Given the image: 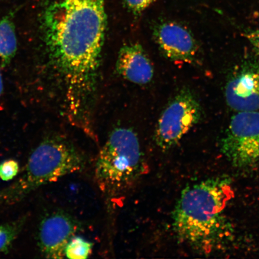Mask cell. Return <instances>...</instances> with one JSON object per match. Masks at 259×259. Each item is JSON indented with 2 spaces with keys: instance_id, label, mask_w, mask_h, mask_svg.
Instances as JSON below:
<instances>
[{
  "instance_id": "5b68a950",
  "label": "cell",
  "mask_w": 259,
  "mask_h": 259,
  "mask_svg": "<svg viewBox=\"0 0 259 259\" xmlns=\"http://www.w3.org/2000/svg\"><path fill=\"white\" fill-rule=\"evenodd\" d=\"M202 109L194 94L181 90L162 112L155 132V140L162 150L176 145L200 120Z\"/></svg>"
},
{
  "instance_id": "2e32d148",
  "label": "cell",
  "mask_w": 259,
  "mask_h": 259,
  "mask_svg": "<svg viewBox=\"0 0 259 259\" xmlns=\"http://www.w3.org/2000/svg\"><path fill=\"white\" fill-rule=\"evenodd\" d=\"M244 35L259 56V28L245 31Z\"/></svg>"
},
{
  "instance_id": "3957f363",
  "label": "cell",
  "mask_w": 259,
  "mask_h": 259,
  "mask_svg": "<svg viewBox=\"0 0 259 259\" xmlns=\"http://www.w3.org/2000/svg\"><path fill=\"white\" fill-rule=\"evenodd\" d=\"M84 164L82 155L66 139H45L32 152L22 176L0 190V206L14 205L38 188L82 170Z\"/></svg>"
},
{
  "instance_id": "9c48e42d",
  "label": "cell",
  "mask_w": 259,
  "mask_h": 259,
  "mask_svg": "<svg viewBox=\"0 0 259 259\" xmlns=\"http://www.w3.org/2000/svg\"><path fill=\"white\" fill-rule=\"evenodd\" d=\"M155 41L168 59L174 62L192 63L198 53V45L187 29L175 22H164L154 31Z\"/></svg>"
},
{
  "instance_id": "277c9868",
  "label": "cell",
  "mask_w": 259,
  "mask_h": 259,
  "mask_svg": "<svg viewBox=\"0 0 259 259\" xmlns=\"http://www.w3.org/2000/svg\"><path fill=\"white\" fill-rule=\"evenodd\" d=\"M143 160L138 136L132 129L113 131L96 164V177L101 189L116 192L125 189L140 176Z\"/></svg>"
},
{
  "instance_id": "5bb4252c",
  "label": "cell",
  "mask_w": 259,
  "mask_h": 259,
  "mask_svg": "<svg viewBox=\"0 0 259 259\" xmlns=\"http://www.w3.org/2000/svg\"><path fill=\"white\" fill-rule=\"evenodd\" d=\"M19 170L17 161L9 160L0 164V178L3 181H11L17 176Z\"/></svg>"
},
{
  "instance_id": "e0dca14e",
  "label": "cell",
  "mask_w": 259,
  "mask_h": 259,
  "mask_svg": "<svg viewBox=\"0 0 259 259\" xmlns=\"http://www.w3.org/2000/svg\"><path fill=\"white\" fill-rule=\"evenodd\" d=\"M3 90V81L2 74L0 73V97H1V96L2 95Z\"/></svg>"
},
{
  "instance_id": "9a60e30c",
  "label": "cell",
  "mask_w": 259,
  "mask_h": 259,
  "mask_svg": "<svg viewBox=\"0 0 259 259\" xmlns=\"http://www.w3.org/2000/svg\"><path fill=\"white\" fill-rule=\"evenodd\" d=\"M156 0H125L127 8L135 14H141Z\"/></svg>"
},
{
  "instance_id": "ba28073f",
  "label": "cell",
  "mask_w": 259,
  "mask_h": 259,
  "mask_svg": "<svg viewBox=\"0 0 259 259\" xmlns=\"http://www.w3.org/2000/svg\"><path fill=\"white\" fill-rule=\"evenodd\" d=\"M78 229L72 217L63 211L47 213L38 226V245L42 255L48 258H62L65 248Z\"/></svg>"
},
{
  "instance_id": "4fadbf2b",
  "label": "cell",
  "mask_w": 259,
  "mask_h": 259,
  "mask_svg": "<svg viewBox=\"0 0 259 259\" xmlns=\"http://www.w3.org/2000/svg\"><path fill=\"white\" fill-rule=\"evenodd\" d=\"M92 244L79 236H73L65 248V256L70 259L88 258L92 252Z\"/></svg>"
},
{
  "instance_id": "52a82bcc",
  "label": "cell",
  "mask_w": 259,
  "mask_h": 259,
  "mask_svg": "<svg viewBox=\"0 0 259 259\" xmlns=\"http://www.w3.org/2000/svg\"><path fill=\"white\" fill-rule=\"evenodd\" d=\"M227 104L236 112L259 111V61H245L225 87Z\"/></svg>"
},
{
  "instance_id": "8992f818",
  "label": "cell",
  "mask_w": 259,
  "mask_h": 259,
  "mask_svg": "<svg viewBox=\"0 0 259 259\" xmlns=\"http://www.w3.org/2000/svg\"><path fill=\"white\" fill-rule=\"evenodd\" d=\"M221 150L235 167L250 166L259 161V111L237 112L232 116Z\"/></svg>"
},
{
  "instance_id": "7a4b0ae2",
  "label": "cell",
  "mask_w": 259,
  "mask_h": 259,
  "mask_svg": "<svg viewBox=\"0 0 259 259\" xmlns=\"http://www.w3.org/2000/svg\"><path fill=\"white\" fill-rule=\"evenodd\" d=\"M232 196L226 180H208L187 187L173 211L178 237L204 250L211 248L221 238L225 209Z\"/></svg>"
},
{
  "instance_id": "6da1fadb",
  "label": "cell",
  "mask_w": 259,
  "mask_h": 259,
  "mask_svg": "<svg viewBox=\"0 0 259 259\" xmlns=\"http://www.w3.org/2000/svg\"><path fill=\"white\" fill-rule=\"evenodd\" d=\"M105 3L106 0H61L51 5L44 16L51 59L87 121L104 44Z\"/></svg>"
},
{
  "instance_id": "30bf717a",
  "label": "cell",
  "mask_w": 259,
  "mask_h": 259,
  "mask_svg": "<svg viewBox=\"0 0 259 259\" xmlns=\"http://www.w3.org/2000/svg\"><path fill=\"white\" fill-rule=\"evenodd\" d=\"M116 69L123 78L139 85L151 82L154 73L150 58L138 44H126L120 49Z\"/></svg>"
},
{
  "instance_id": "8fae6325",
  "label": "cell",
  "mask_w": 259,
  "mask_h": 259,
  "mask_svg": "<svg viewBox=\"0 0 259 259\" xmlns=\"http://www.w3.org/2000/svg\"><path fill=\"white\" fill-rule=\"evenodd\" d=\"M18 49L15 25L11 16L0 19V69L7 66L15 56Z\"/></svg>"
},
{
  "instance_id": "7c38bea8",
  "label": "cell",
  "mask_w": 259,
  "mask_h": 259,
  "mask_svg": "<svg viewBox=\"0 0 259 259\" xmlns=\"http://www.w3.org/2000/svg\"><path fill=\"white\" fill-rule=\"evenodd\" d=\"M26 220V217H22L15 221L0 226V252L9 250L23 229Z\"/></svg>"
}]
</instances>
